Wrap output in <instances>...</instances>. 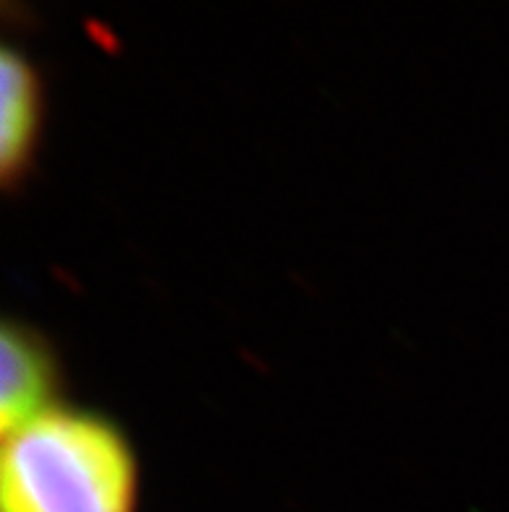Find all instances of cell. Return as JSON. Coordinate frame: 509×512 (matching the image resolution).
<instances>
[{"label": "cell", "instance_id": "6da1fadb", "mask_svg": "<svg viewBox=\"0 0 509 512\" xmlns=\"http://www.w3.org/2000/svg\"><path fill=\"white\" fill-rule=\"evenodd\" d=\"M136 450L107 416L52 409L3 435L0 512H138Z\"/></svg>", "mask_w": 509, "mask_h": 512}, {"label": "cell", "instance_id": "7a4b0ae2", "mask_svg": "<svg viewBox=\"0 0 509 512\" xmlns=\"http://www.w3.org/2000/svg\"><path fill=\"white\" fill-rule=\"evenodd\" d=\"M45 76L21 47L0 52V182L6 193H21L37 169L45 138Z\"/></svg>", "mask_w": 509, "mask_h": 512}, {"label": "cell", "instance_id": "3957f363", "mask_svg": "<svg viewBox=\"0 0 509 512\" xmlns=\"http://www.w3.org/2000/svg\"><path fill=\"white\" fill-rule=\"evenodd\" d=\"M0 372V429L11 435L47 411L58 409L63 390V364L42 331L24 320H6Z\"/></svg>", "mask_w": 509, "mask_h": 512}]
</instances>
